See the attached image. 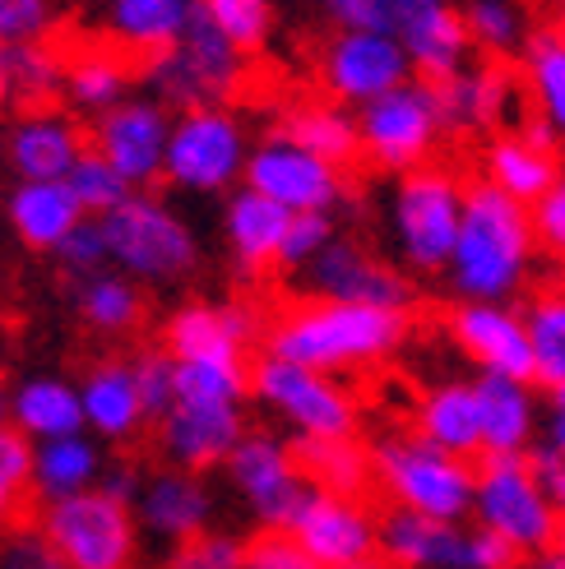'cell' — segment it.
<instances>
[{
    "mask_svg": "<svg viewBox=\"0 0 565 569\" xmlns=\"http://www.w3.org/2000/svg\"><path fill=\"white\" fill-rule=\"evenodd\" d=\"M102 472H107L102 440L89 431L33 445V481H38L42 500H66L79 491H93V487H102Z\"/></svg>",
    "mask_w": 565,
    "mask_h": 569,
    "instance_id": "35",
    "label": "cell"
},
{
    "mask_svg": "<svg viewBox=\"0 0 565 569\" xmlns=\"http://www.w3.org/2000/svg\"><path fill=\"white\" fill-rule=\"evenodd\" d=\"M200 10V0H107L102 6V38L107 47L126 51L130 61L177 47Z\"/></svg>",
    "mask_w": 565,
    "mask_h": 569,
    "instance_id": "29",
    "label": "cell"
},
{
    "mask_svg": "<svg viewBox=\"0 0 565 569\" xmlns=\"http://www.w3.org/2000/svg\"><path fill=\"white\" fill-rule=\"evenodd\" d=\"M66 186L75 190V199H79V209L83 213H89V218H102V213H111V209H117L121 204V199L135 190L121 172H117V167H111L93 144L89 149H83V158L75 162V172L66 177Z\"/></svg>",
    "mask_w": 565,
    "mask_h": 569,
    "instance_id": "45",
    "label": "cell"
},
{
    "mask_svg": "<svg viewBox=\"0 0 565 569\" xmlns=\"http://www.w3.org/2000/svg\"><path fill=\"white\" fill-rule=\"evenodd\" d=\"M334 33H389V0H320Z\"/></svg>",
    "mask_w": 565,
    "mask_h": 569,
    "instance_id": "52",
    "label": "cell"
},
{
    "mask_svg": "<svg viewBox=\"0 0 565 569\" xmlns=\"http://www.w3.org/2000/svg\"><path fill=\"white\" fill-rule=\"evenodd\" d=\"M172 107H162L158 98H126L117 107H107L102 117H93L89 144L117 167V172L135 190H153L162 181V162H167V139H172Z\"/></svg>",
    "mask_w": 565,
    "mask_h": 569,
    "instance_id": "17",
    "label": "cell"
},
{
    "mask_svg": "<svg viewBox=\"0 0 565 569\" xmlns=\"http://www.w3.org/2000/svg\"><path fill=\"white\" fill-rule=\"evenodd\" d=\"M380 556L394 569H524V556L492 528L427 519L399 505L380 515Z\"/></svg>",
    "mask_w": 565,
    "mask_h": 569,
    "instance_id": "12",
    "label": "cell"
},
{
    "mask_svg": "<svg viewBox=\"0 0 565 569\" xmlns=\"http://www.w3.org/2000/svg\"><path fill=\"white\" fill-rule=\"evenodd\" d=\"M246 569H320V565L297 547L293 532H260L246 547Z\"/></svg>",
    "mask_w": 565,
    "mask_h": 569,
    "instance_id": "53",
    "label": "cell"
},
{
    "mask_svg": "<svg viewBox=\"0 0 565 569\" xmlns=\"http://www.w3.org/2000/svg\"><path fill=\"white\" fill-rule=\"evenodd\" d=\"M218 227H222V246H228L237 273L256 278L265 269H278L282 237H288V227H293V213L241 181L237 190H228V204H222Z\"/></svg>",
    "mask_w": 565,
    "mask_h": 569,
    "instance_id": "28",
    "label": "cell"
},
{
    "mask_svg": "<svg viewBox=\"0 0 565 569\" xmlns=\"http://www.w3.org/2000/svg\"><path fill=\"white\" fill-rule=\"evenodd\" d=\"M79 403H83V431L102 445H130L149 426L145 393H139L135 357H102L79 376Z\"/></svg>",
    "mask_w": 565,
    "mask_h": 569,
    "instance_id": "26",
    "label": "cell"
},
{
    "mask_svg": "<svg viewBox=\"0 0 565 569\" xmlns=\"http://www.w3.org/2000/svg\"><path fill=\"white\" fill-rule=\"evenodd\" d=\"M256 343H265V320L250 301H186L162 325V348L177 361H195V357L250 361Z\"/></svg>",
    "mask_w": 565,
    "mask_h": 569,
    "instance_id": "19",
    "label": "cell"
},
{
    "mask_svg": "<svg viewBox=\"0 0 565 569\" xmlns=\"http://www.w3.org/2000/svg\"><path fill=\"white\" fill-rule=\"evenodd\" d=\"M0 117H6V102H0Z\"/></svg>",
    "mask_w": 565,
    "mask_h": 569,
    "instance_id": "62",
    "label": "cell"
},
{
    "mask_svg": "<svg viewBox=\"0 0 565 569\" xmlns=\"http://www.w3.org/2000/svg\"><path fill=\"white\" fill-rule=\"evenodd\" d=\"M436 98H440V117L449 134H487V130H511L519 117L524 98V79L515 70H505L500 61H468L464 70L436 79Z\"/></svg>",
    "mask_w": 565,
    "mask_h": 569,
    "instance_id": "22",
    "label": "cell"
},
{
    "mask_svg": "<svg viewBox=\"0 0 565 569\" xmlns=\"http://www.w3.org/2000/svg\"><path fill=\"white\" fill-rule=\"evenodd\" d=\"M10 426H19L33 445L83 431L79 385L61 380V376H28V380H19L10 389Z\"/></svg>",
    "mask_w": 565,
    "mask_h": 569,
    "instance_id": "34",
    "label": "cell"
},
{
    "mask_svg": "<svg viewBox=\"0 0 565 569\" xmlns=\"http://www.w3.org/2000/svg\"><path fill=\"white\" fill-rule=\"evenodd\" d=\"M278 130L293 134L297 144H306L310 153H320L338 167H348L361 158V130H357V111L334 102V98H301L288 102L278 117Z\"/></svg>",
    "mask_w": 565,
    "mask_h": 569,
    "instance_id": "36",
    "label": "cell"
},
{
    "mask_svg": "<svg viewBox=\"0 0 565 569\" xmlns=\"http://www.w3.org/2000/svg\"><path fill=\"white\" fill-rule=\"evenodd\" d=\"M38 496L33 481V440L19 426H0V532H14Z\"/></svg>",
    "mask_w": 565,
    "mask_h": 569,
    "instance_id": "43",
    "label": "cell"
},
{
    "mask_svg": "<svg viewBox=\"0 0 565 569\" xmlns=\"http://www.w3.org/2000/svg\"><path fill=\"white\" fill-rule=\"evenodd\" d=\"M561 28H565V23H561Z\"/></svg>",
    "mask_w": 565,
    "mask_h": 569,
    "instance_id": "63",
    "label": "cell"
},
{
    "mask_svg": "<svg viewBox=\"0 0 565 569\" xmlns=\"http://www.w3.org/2000/svg\"><path fill=\"white\" fill-rule=\"evenodd\" d=\"M38 532L66 569H135L145 528L130 500L93 487L66 500H42Z\"/></svg>",
    "mask_w": 565,
    "mask_h": 569,
    "instance_id": "7",
    "label": "cell"
},
{
    "mask_svg": "<svg viewBox=\"0 0 565 569\" xmlns=\"http://www.w3.org/2000/svg\"><path fill=\"white\" fill-rule=\"evenodd\" d=\"M75 316L102 338H126L145 325V288L121 269H102L75 282Z\"/></svg>",
    "mask_w": 565,
    "mask_h": 569,
    "instance_id": "39",
    "label": "cell"
},
{
    "mask_svg": "<svg viewBox=\"0 0 565 569\" xmlns=\"http://www.w3.org/2000/svg\"><path fill=\"white\" fill-rule=\"evenodd\" d=\"M10 421V393H6V385H0V426Z\"/></svg>",
    "mask_w": 565,
    "mask_h": 569,
    "instance_id": "59",
    "label": "cell"
},
{
    "mask_svg": "<svg viewBox=\"0 0 565 569\" xmlns=\"http://www.w3.org/2000/svg\"><path fill=\"white\" fill-rule=\"evenodd\" d=\"M528 213H533V232H538V250L552 264L565 269V172L552 181V190Z\"/></svg>",
    "mask_w": 565,
    "mask_h": 569,
    "instance_id": "51",
    "label": "cell"
},
{
    "mask_svg": "<svg viewBox=\"0 0 565 569\" xmlns=\"http://www.w3.org/2000/svg\"><path fill=\"white\" fill-rule=\"evenodd\" d=\"M371 463H376V487L389 496V505L445 523L473 519V487H477L473 459L436 449L417 431H389L371 445Z\"/></svg>",
    "mask_w": 565,
    "mask_h": 569,
    "instance_id": "5",
    "label": "cell"
},
{
    "mask_svg": "<svg viewBox=\"0 0 565 569\" xmlns=\"http://www.w3.org/2000/svg\"><path fill=\"white\" fill-rule=\"evenodd\" d=\"M477 403H483V453H528L543 436V403L533 380L477 371Z\"/></svg>",
    "mask_w": 565,
    "mask_h": 569,
    "instance_id": "31",
    "label": "cell"
},
{
    "mask_svg": "<svg viewBox=\"0 0 565 569\" xmlns=\"http://www.w3.org/2000/svg\"><path fill=\"white\" fill-rule=\"evenodd\" d=\"M389 33L404 42L417 79H445L473 61L464 6L455 0H389Z\"/></svg>",
    "mask_w": 565,
    "mask_h": 569,
    "instance_id": "21",
    "label": "cell"
},
{
    "mask_svg": "<svg viewBox=\"0 0 565 569\" xmlns=\"http://www.w3.org/2000/svg\"><path fill=\"white\" fill-rule=\"evenodd\" d=\"M246 186L269 194L274 204H282L288 213H334V209H344L353 194L348 167L310 153L306 144H297V139L282 130L250 144Z\"/></svg>",
    "mask_w": 565,
    "mask_h": 569,
    "instance_id": "13",
    "label": "cell"
},
{
    "mask_svg": "<svg viewBox=\"0 0 565 569\" xmlns=\"http://www.w3.org/2000/svg\"><path fill=\"white\" fill-rule=\"evenodd\" d=\"M408 333H413V310L301 297L274 325H265V352L301 361L325 376H348L389 361L408 343Z\"/></svg>",
    "mask_w": 565,
    "mask_h": 569,
    "instance_id": "1",
    "label": "cell"
},
{
    "mask_svg": "<svg viewBox=\"0 0 565 569\" xmlns=\"http://www.w3.org/2000/svg\"><path fill=\"white\" fill-rule=\"evenodd\" d=\"M334 237H338L334 213H293V227H288V237H282L278 269L282 273H301Z\"/></svg>",
    "mask_w": 565,
    "mask_h": 569,
    "instance_id": "47",
    "label": "cell"
},
{
    "mask_svg": "<svg viewBox=\"0 0 565 569\" xmlns=\"http://www.w3.org/2000/svg\"><path fill=\"white\" fill-rule=\"evenodd\" d=\"M301 297L320 301H361V306H389L413 310V282L399 264H385L376 250L338 232L301 273Z\"/></svg>",
    "mask_w": 565,
    "mask_h": 569,
    "instance_id": "16",
    "label": "cell"
},
{
    "mask_svg": "<svg viewBox=\"0 0 565 569\" xmlns=\"http://www.w3.org/2000/svg\"><path fill=\"white\" fill-rule=\"evenodd\" d=\"M297 463L310 477L316 491L334 496H366L376 487V463H371V445H361L357 436H334V440H293Z\"/></svg>",
    "mask_w": 565,
    "mask_h": 569,
    "instance_id": "40",
    "label": "cell"
},
{
    "mask_svg": "<svg viewBox=\"0 0 565 569\" xmlns=\"http://www.w3.org/2000/svg\"><path fill=\"white\" fill-rule=\"evenodd\" d=\"M524 569H565V528H561V537L547 547V551H538V556H528L524 560Z\"/></svg>",
    "mask_w": 565,
    "mask_h": 569,
    "instance_id": "57",
    "label": "cell"
},
{
    "mask_svg": "<svg viewBox=\"0 0 565 569\" xmlns=\"http://www.w3.org/2000/svg\"><path fill=\"white\" fill-rule=\"evenodd\" d=\"M528 463H533V472L543 477V487H547L556 515H561V523H565V453L552 449L547 440H538V445L528 449Z\"/></svg>",
    "mask_w": 565,
    "mask_h": 569,
    "instance_id": "54",
    "label": "cell"
},
{
    "mask_svg": "<svg viewBox=\"0 0 565 569\" xmlns=\"http://www.w3.org/2000/svg\"><path fill=\"white\" fill-rule=\"evenodd\" d=\"M464 194L468 186L436 162L417 167L408 177H394V190L385 199V232L404 273L445 278L464 222Z\"/></svg>",
    "mask_w": 565,
    "mask_h": 569,
    "instance_id": "4",
    "label": "cell"
},
{
    "mask_svg": "<svg viewBox=\"0 0 565 569\" xmlns=\"http://www.w3.org/2000/svg\"><path fill=\"white\" fill-rule=\"evenodd\" d=\"M519 316H524V333L533 348V380L543 389L561 385L565 380V282L538 288Z\"/></svg>",
    "mask_w": 565,
    "mask_h": 569,
    "instance_id": "41",
    "label": "cell"
},
{
    "mask_svg": "<svg viewBox=\"0 0 565 569\" xmlns=\"http://www.w3.org/2000/svg\"><path fill=\"white\" fill-rule=\"evenodd\" d=\"M408 79H417V70L394 33H329L320 47V89L353 111L394 93Z\"/></svg>",
    "mask_w": 565,
    "mask_h": 569,
    "instance_id": "15",
    "label": "cell"
},
{
    "mask_svg": "<svg viewBox=\"0 0 565 569\" xmlns=\"http://www.w3.org/2000/svg\"><path fill=\"white\" fill-rule=\"evenodd\" d=\"M135 376H139V393H145L149 421H158L167 408L177 403V357L167 348L135 352Z\"/></svg>",
    "mask_w": 565,
    "mask_h": 569,
    "instance_id": "50",
    "label": "cell"
},
{
    "mask_svg": "<svg viewBox=\"0 0 565 569\" xmlns=\"http://www.w3.org/2000/svg\"><path fill=\"white\" fill-rule=\"evenodd\" d=\"M0 569H66V565L56 560V551L42 542V532H33V537H14V542L6 547Z\"/></svg>",
    "mask_w": 565,
    "mask_h": 569,
    "instance_id": "55",
    "label": "cell"
},
{
    "mask_svg": "<svg viewBox=\"0 0 565 569\" xmlns=\"http://www.w3.org/2000/svg\"><path fill=\"white\" fill-rule=\"evenodd\" d=\"M538 269V232L528 204L496 190L492 181H473L464 194V222L455 254L445 264V282L459 301H505L511 306Z\"/></svg>",
    "mask_w": 565,
    "mask_h": 569,
    "instance_id": "2",
    "label": "cell"
},
{
    "mask_svg": "<svg viewBox=\"0 0 565 569\" xmlns=\"http://www.w3.org/2000/svg\"><path fill=\"white\" fill-rule=\"evenodd\" d=\"M538 440H547L552 449H561V453H565V380L547 389V408H543V436H538Z\"/></svg>",
    "mask_w": 565,
    "mask_h": 569,
    "instance_id": "56",
    "label": "cell"
},
{
    "mask_svg": "<svg viewBox=\"0 0 565 569\" xmlns=\"http://www.w3.org/2000/svg\"><path fill=\"white\" fill-rule=\"evenodd\" d=\"M200 10L214 19L218 33H228L246 56H260L274 42L278 0H200Z\"/></svg>",
    "mask_w": 565,
    "mask_h": 569,
    "instance_id": "44",
    "label": "cell"
},
{
    "mask_svg": "<svg viewBox=\"0 0 565 569\" xmlns=\"http://www.w3.org/2000/svg\"><path fill=\"white\" fill-rule=\"evenodd\" d=\"M83 149H89V134L56 107L19 111V121L6 130V162L14 181H66Z\"/></svg>",
    "mask_w": 565,
    "mask_h": 569,
    "instance_id": "25",
    "label": "cell"
},
{
    "mask_svg": "<svg viewBox=\"0 0 565 569\" xmlns=\"http://www.w3.org/2000/svg\"><path fill=\"white\" fill-rule=\"evenodd\" d=\"M288 532L320 569H338V565H357V560L380 556V519L357 496L310 491L306 509Z\"/></svg>",
    "mask_w": 565,
    "mask_h": 569,
    "instance_id": "20",
    "label": "cell"
},
{
    "mask_svg": "<svg viewBox=\"0 0 565 569\" xmlns=\"http://www.w3.org/2000/svg\"><path fill=\"white\" fill-rule=\"evenodd\" d=\"M449 343H455L477 371L533 380V348L524 333V316L505 301H459L449 310ZM538 385V380H533Z\"/></svg>",
    "mask_w": 565,
    "mask_h": 569,
    "instance_id": "23",
    "label": "cell"
},
{
    "mask_svg": "<svg viewBox=\"0 0 565 569\" xmlns=\"http://www.w3.org/2000/svg\"><path fill=\"white\" fill-rule=\"evenodd\" d=\"M357 130H361V162H371L376 172L389 177H408L417 167H427L440 149V139L449 134L432 79H408L394 93L366 102L357 111Z\"/></svg>",
    "mask_w": 565,
    "mask_h": 569,
    "instance_id": "11",
    "label": "cell"
},
{
    "mask_svg": "<svg viewBox=\"0 0 565 569\" xmlns=\"http://www.w3.org/2000/svg\"><path fill=\"white\" fill-rule=\"evenodd\" d=\"M250 398L288 426L293 440L357 436V421H361L353 389L338 376L310 371V366L274 357V352L256 357V366H250Z\"/></svg>",
    "mask_w": 565,
    "mask_h": 569,
    "instance_id": "9",
    "label": "cell"
},
{
    "mask_svg": "<svg viewBox=\"0 0 565 569\" xmlns=\"http://www.w3.org/2000/svg\"><path fill=\"white\" fill-rule=\"evenodd\" d=\"M464 23L473 51L492 56V61H505V56H519L528 42V10L519 0H464Z\"/></svg>",
    "mask_w": 565,
    "mask_h": 569,
    "instance_id": "42",
    "label": "cell"
},
{
    "mask_svg": "<svg viewBox=\"0 0 565 569\" xmlns=\"http://www.w3.org/2000/svg\"><path fill=\"white\" fill-rule=\"evenodd\" d=\"M524 98L561 144H565V28H533L519 51Z\"/></svg>",
    "mask_w": 565,
    "mask_h": 569,
    "instance_id": "37",
    "label": "cell"
},
{
    "mask_svg": "<svg viewBox=\"0 0 565 569\" xmlns=\"http://www.w3.org/2000/svg\"><path fill=\"white\" fill-rule=\"evenodd\" d=\"M139 83V66L117 47H83L66 61V102L83 117H102L107 107H117L130 98V89Z\"/></svg>",
    "mask_w": 565,
    "mask_h": 569,
    "instance_id": "33",
    "label": "cell"
},
{
    "mask_svg": "<svg viewBox=\"0 0 565 569\" xmlns=\"http://www.w3.org/2000/svg\"><path fill=\"white\" fill-rule=\"evenodd\" d=\"M162 569H246V547L232 532L205 528V532L186 537V542H177Z\"/></svg>",
    "mask_w": 565,
    "mask_h": 569,
    "instance_id": "46",
    "label": "cell"
},
{
    "mask_svg": "<svg viewBox=\"0 0 565 569\" xmlns=\"http://www.w3.org/2000/svg\"><path fill=\"white\" fill-rule=\"evenodd\" d=\"M158 449L172 468L209 472L222 468L228 453L246 436V403H228V398H190L181 393L158 421Z\"/></svg>",
    "mask_w": 565,
    "mask_h": 569,
    "instance_id": "18",
    "label": "cell"
},
{
    "mask_svg": "<svg viewBox=\"0 0 565 569\" xmlns=\"http://www.w3.org/2000/svg\"><path fill=\"white\" fill-rule=\"evenodd\" d=\"M98 222L111 250V269L135 278L139 288H177L205 260L200 232L190 227V218L153 190H130Z\"/></svg>",
    "mask_w": 565,
    "mask_h": 569,
    "instance_id": "3",
    "label": "cell"
},
{
    "mask_svg": "<svg viewBox=\"0 0 565 569\" xmlns=\"http://www.w3.org/2000/svg\"><path fill=\"white\" fill-rule=\"evenodd\" d=\"M288 6H320V0H288Z\"/></svg>",
    "mask_w": 565,
    "mask_h": 569,
    "instance_id": "60",
    "label": "cell"
},
{
    "mask_svg": "<svg viewBox=\"0 0 565 569\" xmlns=\"http://www.w3.org/2000/svg\"><path fill=\"white\" fill-rule=\"evenodd\" d=\"M473 519L477 528L505 537L524 560L547 551L565 528L528 453H483L473 487Z\"/></svg>",
    "mask_w": 565,
    "mask_h": 569,
    "instance_id": "10",
    "label": "cell"
},
{
    "mask_svg": "<svg viewBox=\"0 0 565 569\" xmlns=\"http://www.w3.org/2000/svg\"><path fill=\"white\" fill-rule=\"evenodd\" d=\"M338 569H394L385 556H371V560H357V565H338Z\"/></svg>",
    "mask_w": 565,
    "mask_h": 569,
    "instance_id": "58",
    "label": "cell"
},
{
    "mask_svg": "<svg viewBox=\"0 0 565 569\" xmlns=\"http://www.w3.org/2000/svg\"><path fill=\"white\" fill-rule=\"evenodd\" d=\"M561 139L538 121L528 117L524 126L496 130L483 149V181H492L496 190H505L519 204H538V199L552 190V181L565 172L561 167Z\"/></svg>",
    "mask_w": 565,
    "mask_h": 569,
    "instance_id": "24",
    "label": "cell"
},
{
    "mask_svg": "<svg viewBox=\"0 0 565 569\" xmlns=\"http://www.w3.org/2000/svg\"><path fill=\"white\" fill-rule=\"evenodd\" d=\"M56 264L66 269V278H89V273H102L111 269V250H107V237H102V222L98 218H83L75 232L61 241L56 250Z\"/></svg>",
    "mask_w": 565,
    "mask_h": 569,
    "instance_id": "49",
    "label": "cell"
},
{
    "mask_svg": "<svg viewBox=\"0 0 565 569\" xmlns=\"http://www.w3.org/2000/svg\"><path fill=\"white\" fill-rule=\"evenodd\" d=\"M135 515H139V528L162 537V542H186V537L205 532L209 519H214V491L205 487L200 472L190 468H158V472H145L139 481V496H135Z\"/></svg>",
    "mask_w": 565,
    "mask_h": 569,
    "instance_id": "27",
    "label": "cell"
},
{
    "mask_svg": "<svg viewBox=\"0 0 565 569\" xmlns=\"http://www.w3.org/2000/svg\"><path fill=\"white\" fill-rule=\"evenodd\" d=\"M89 218L66 181H14L6 190V227L23 250L56 254L61 241Z\"/></svg>",
    "mask_w": 565,
    "mask_h": 569,
    "instance_id": "30",
    "label": "cell"
},
{
    "mask_svg": "<svg viewBox=\"0 0 565 569\" xmlns=\"http://www.w3.org/2000/svg\"><path fill=\"white\" fill-rule=\"evenodd\" d=\"M222 468H228L232 491L246 500V509L260 519L265 532H288L306 509L310 491H316L297 463L293 440L274 431H246Z\"/></svg>",
    "mask_w": 565,
    "mask_h": 569,
    "instance_id": "14",
    "label": "cell"
},
{
    "mask_svg": "<svg viewBox=\"0 0 565 569\" xmlns=\"http://www.w3.org/2000/svg\"><path fill=\"white\" fill-rule=\"evenodd\" d=\"M413 431L432 440L436 449H449L459 459L483 453V403H477L473 380H440L417 398L413 408Z\"/></svg>",
    "mask_w": 565,
    "mask_h": 569,
    "instance_id": "32",
    "label": "cell"
},
{
    "mask_svg": "<svg viewBox=\"0 0 565 569\" xmlns=\"http://www.w3.org/2000/svg\"><path fill=\"white\" fill-rule=\"evenodd\" d=\"M61 6L56 0H0V47L10 42H47Z\"/></svg>",
    "mask_w": 565,
    "mask_h": 569,
    "instance_id": "48",
    "label": "cell"
},
{
    "mask_svg": "<svg viewBox=\"0 0 565 569\" xmlns=\"http://www.w3.org/2000/svg\"><path fill=\"white\" fill-rule=\"evenodd\" d=\"M250 79V56L218 33L205 10H195L186 38L167 47L149 61H139V83L172 111L209 107V102H232Z\"/></svg>",
    "mask_w": 565,
    "mask_h": 569,
    "instance_id": "6",
    "label": "cell"
},
{
    "mask_svg": "<svg viewBox=\"0 0 565 569\" xmlns=\"http://www.w3.org/2000/svg\"><path fill=\"white\" fill-rule=\"evenodd\" d=\"M66 93V56L51 42H10L0 47V102L33 111Z\"/></svg>",
    "mask_w": 565,
    "mask_h": 569,
    "instance_id": "38",
    "label": "cell"
},
{
    "mask_svg": "<svg viewBox=\"0 0 565 569\" xmlns=\"http://www.w3.org/2000/svg\"><path fill=\"white\" fill-rule=\"evenodd\" d=\"M250 134L232 102L190 107L172 117L162 181L181 194H228L246 181Z\"/></svg>",
    "mask_w": 565,
    "mask_h": 569,
    "instance_id": "8",
    "label": "cell"
},
{
    "mask_svg": "<svg viewBox=\"0 0 565 569\" xmlns=\"http://www.w3.org/2000/svg\"><path fill=\"white\" fill-rule=\"evenodd\" d=\"M552 6H556V10H565V0H552Z\"/></svg>",
    "mask_w": 565,
    "mask_h": 569,
    "instance_id": "61",
    "label": "cell"
}]
</instances>
